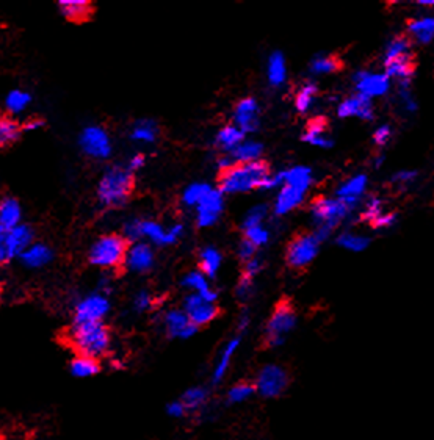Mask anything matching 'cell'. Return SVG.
Wrapping results in <instances>:
<instances>
[{
	"label": "cell",
	"mask_w": 434,
	"mask_h": 440,
	"mask_svg": "<svg viewBox=\"0 0 434 440\" xmlns=\"http://www.w3.org/2000/svg\"><path fill=\"white\" fill-rule=\"evenodd\" d=\"M35 230L30 224H19L17 228L0 234V262L10 264L13 259H19L27 248L33 245Z\"/></svg>",
	"instance_id": "ba28073f"
},
{
	"label": "cell",
	"mask_w": 434,
	"mask_h": 440,
	"mask_svg": "<svg viewBox=\"0 0 434 440\" xmlns=\"http://www.w3.org/2000/svg\"><path fill=\"white\" fill-rule=\"evenodd\" d=\"M79 146L87 157L107 160L111 156V140L109 132L100 126H87L79 135Z\"/></svg>",
	"instance_id": "30bf717a"
},
{
	"label": "cell",
	"mask_w": 434,
	"mask_h": 440,
	"mask_svg": "<svg viewBox=\"0 0 434 440\" xmlns=\"http://www.w3.org/2000/svg\"><path fill=\"white\" fill-rule=\"evenodd\" d=\"M406 26L409 37L422 44L430 43L434 38V19H431V17H426V19H409Z\"/></svg>",
	"instance_id": "e575fe53"
},
{
	"label": "cell",
	"mask_w": 434,
	"mask_h": 440,
	"mask_svg": "<svg viewBox=\"0 0 434 440\" xmlns=\"http://www.w3.org/2000/svg\"><path fill=\"white\" fill-rule=\"evenodd\" d=\"M284 183L309 190L312 185V169L302 165L284 169Z\"/></svg>",
	"instance_id": "f35d334b"
},
{
	"label": "cell",
	"mask_w": 434,
	"mask_h": 440,
	"mask_svg": "<svg viewBox=\"0 0 434 440\" xmlns=\"http://www.w3.org/2000/svg\"><path fill=\"white\" fill-rule=\"evenodd\" d=\"M284 185V169L270 172V176L262 182L260 190H265V192H271V190H279Z\"/></svg>",
	"instance_id": "f907efd6"
},
{
	"label": "cell",
	"mask_w": 434,
	"mask_h": 440,
	"mask_svg": "<svg viewBox=\"0 0 434 440\" xmlns=\"http://www.w3.org/2000/svg\"><path fill=\"white\" fill-rule=\"evenodd\" d=\"M237 254H239V257L243 260V262H248L255 257V254H257V248H255L251 241L243 239L240 241L239 248H237Z\"/></svg>",
	"instance_id": "f5cc1de1"
},
{
	"label": "cell",
	"mask_w": 434,
	"mask_h": 440,
	"mask_svg": "<svg viewBox=\"0 0 434 440\" xmlns=\"http://www.w3.org/2000/svg\"><path fill=\"white\" fill-rule=\"evenodd\" d=\"M245 134L235 126V124H228L218 130L217 134V145L219 149H223L226 154L233 152L240 143L245 141Z\"/></svg>",
	"instance_id": "1f68e13d"
},
{
	"label": "cell",
	"mask_w": 434,
	"mask_h": 440,
	"mask_svg": "<svg viewBox=\"0 0 434 440\" xmlns=\"http://www.w3.org/2000/svg\"><path fill=\"white\" fill-rule=\"evenodd\" d=\"M143 240H147L157 246H171L179 241V232L172 228H163L154 219H143L141 221Z\"/></svg>",
	"instance_id": "ac0fdd59"
},
{
	"label": "cell",
	"mask_w": 434,
	"mask_h": 440,
	"mask_svg": "<svg viewBox=\"0 0 434 440\" xmlns=\"http://www.w3.org/2000/svg\"><path fill=\"white\" fill-rule=\"evenodd\" d=\"M365 183H367L365 176L353 177V179H350L345 183H342L341 188L337 190V198L345 201V202H348L350 205L354 207L356 201H358L359 196L364 193Z\"/></svg>",
	"instance_id": "836d02e7"
},
{
	"label": "cell",
	"mask_w": 434,
	"mask_h": 440,
	"mask_svg": "<svg viewBox=\"0 0 434 440\" xmlns=\"http://www.w3.org/2000/svg\"><path fill=\"white\" fill-rule=\"evenodd\" d=\"M270 172V166L264 160L253 163H235L228 171L219 172L218 190L223 194H240L260 190Z\"/></svg>",
	"instance_id": "6da1fadb"
},
{
	"label": "cell",
	"mask_w": 434,
	"mask_h": 440,
	"mask_svg": "<svg viewBox=\"0 0 434 440\" xmlns=\"http://www.w3.org/2000/svg\"><path fill=\"white\" fill-rule=\"evenodd\" d=\"M110 312V301L102 291L83 296L74 309L73 323H99Z\"/></svg>",
	"instance_id": "8fae6325"
},
{
	"label": "cell",
	"mask_w": 434,
	"mask_h": 440,
	"mask_svg": "<svg viewBox=\"0 0 434 440\" xmlns=\"http://www.w3.org/2000/svg\"><path fill=\"white\" fill-rule=\"evenodd\" d=\"M296 326V312L289 301L278 302L265 326V345L269 348L282 347L287 336Z\"/></svg>",
	"instance_id": "8992f818"
},
{
	"label": "cell",
	"mask_w": 434,
	"mask_h": 440,
	"mask_svg": "<svg viewBox=\"0 0 434 440\" xmlns=\"http://www.w3.org/2000/svg\"><path fill=\"white\" fill-rule=\"evenodd\" d=\"M328 129H329V124L326 118L323 116L312 118V120L307 122L306 132L305 135H302V141H306L311 146H317V147H331L332 140L328 135Z\"/></svg>",
	"instance_id": "7402d4cb"
},
{
	"label": "cell",
	"mask_w": 434,
	"mask_h": 440,
	"mask_svg": "<svg viewBox=\"0 0 434 440\" xmlns=\"http://www.w3.org/2000/svg\"><path fill=\"white\" fill-rule=\"evenodd\" d=\"M145 162H146V158H145V156H143V154H134V156L129 158L127 168L132 172L140 171L143 166H145Z\"/></svg>",
	"instance_id": "9f6ffc18"
},
{
	"label": "cell",
	"mask_w": 434,
	"mask_h": 440,
	"mask_svg": "<svg viewBox=\"0 0 434 440\" xmlns=\"http://www.w3.org/2000/svg\"><path fill=\"white\" fill-rule=\"evenodd\" d=\"M266 79L275 88H281L287 80V62L282 52L275 51L270 53L269 62H266Z\"/></svg>",
	"instance_id": "83f0119b"
},
{
	"label": "cell",
	"mask_w": 434,
	"mask_h": 440,
	"mask_svg": "<svg viewBox=\"0 0 434 440\" xmlns=\"http://www.w3.org/2000/svg\"><path fill=\"white\" fill-rule=\"evenodd\" d=\"M262 260H260L257 255H255L254 259L245 262V265H243V275L242 276H246L249 279H255V276L259 275L260 271H262Z\"/></svg>",
	"instance_id": "816d5d0a"
},
{
	"label": "cell",
	"mask_w": 434,
	"mask_h": 440,
	"mask_svg": "<svg viewBox=\"0 0 434 440\" xmlns=\"http://www.w3.org/2000/svg\"><path fill=\"white\" fill-rule=\"evenodd\" d=\"M253 288H254V279H249L246 276H242L239 284H237L235 295L240 301H246L253 296Z\"/></svg>",
	"instance_id": "681fc988"
},
{
	"label": "cell",
	"mask_w": 434,
	"mask_h": 440,
	"mask_svg": "<svg viewBox=\"0 0 434 440\" xmlns=\"http://www.w3.org/2000/svg\"><path fill=\"white\" fill-rule=\"evenodd\" d=\"M394 218H395L394 215H381V217H379V218L377 219V221H373V223H372V226H373L374 229H379V228H388L389 224L394 223Z\"/></svg>",
	"instance_id": "91938a15"
},
{
	"label": "cell",
	"mask_w": 434,
	"mask_h": 440,
	"mask_svg": "<svg viewBox=\"0 0 434 440\" xmlns=\"http://www.w3.org/2000/svg\"><path fill=\"white\" fill-rule=\"evenodd\" d=\"M234 124L243 134H255L260 127V107L254 98H243L234 109Z\"/></svg>",
	"instance_id": "5bb4252c"
},
{
	"label": "cell",
	"mask_w": 434,
	"mask_h": 440,
	"mask_svg": "<svg viewBox=\"0 0 434 440\" xmlns=\"http://www.w3.org/2000/svg\"><path fill=\"white\" fill-rule=\"evenodd\" d=\"M240 342H242V337L239 336V337L230 338V340L224 345V348L221 351V354H219L217 365H215V368H213V373H212V383L215 385L221 383V381L224 379L226 373H228L229 367H230V362H233L234 354L237 353V349H239V347H240Z\"/></svg>",
	"instance_id": "4316f807"
},
{
	"label": "cell",
	"mask_w": 434,
	"mask_h": 440,
	"mask_svg": "<svg viewBox=\"0 0 434 440\" xmlns=\"http://www.w3.org/2000/svg\"><path fill=\"white\" fill-rule=\"evenodd\" d=\"M53 259V251L51 246H47L46 243H33L30 248H27L19 257L21 264L26 268L30 270H39L43 266L49 265Z\"/></svg>",
	"instance_id": "603a6c76"
},
{
	"label": "cell",
	"mask_w": 434,
	"mask_h": 440,
	"mask_svg": "<svg viewBox=\"0 0 434 440\" xmlns=\"http://www.w3.org/2000/svg\"><path fill=\"white\" fill-rule=\"evenodd\" d=\"M368 243H370V240H368L367 237L353 234V232H343V234L337 237V245L353 253L364 251L368 246Z\"/></svg>",
	"instance_id": "ee69618b"
},
{
	"label": "cell",
	"mask_w": 434,
	"mask_h": 440,
	"mask_svg": "<svg viewBox=\"0 0 434 440\" xmlns=\"http://www.w3.org/2000/svg\"><path fill=\"white\" fill-rule=\"evenodd\" d=\"M309 190L296 187V185H289V183H284V185L278 190L275 204H273V213L276 217H284L289 215L290 212H293L296 207H300L307 194Z\"/></svg>",
	"instance_id": "e0dca14e"
},
{
	"label": "cell",
	"mask_w": 434,
	"mask_h": 440,
	"mask_svg": "<svg viewBox=\"0 0 434 440\" xmlns=\"http://www.w3.org/2000/svg\"><path fill=\"white\" fill-rule=\"evenodd\" d=\"M130 243L121 234H107L93 243L88 262L102 270H116L124 265Z\"/></svg>",
	"instance_id": "5b68a950"
},
{
	"label": "cell",
	"mask_w": 434,
	"mask_h": 440,
	"mask_svg": "<svg viewBox=\"0 0 434 440\" xmlns=\"http://www.w3.org/2000/svg\"><path fill=\"white\" fill-rule=\"evenodd\" d=\"M317 96H318V86L311 80L305 82L295 94V109L298 110V113H301V115H305V113H307L312 109Z\"/></svg>",
	"instance_id": "8d00e7d4"
},
{
	"label": "cell",
	"mask_w": 434,
	"mask_h": 440,
	"mask_svg": "<svg viewBox=\"0 0 434 440\" xmlns=\"http://www.w3.org/2000/svg\"><path fill=\"white\" fill-rule=\"evenodd\" d=\"M234 165H235V162H234V158L230 157V154H226V156H221L217 160V166H218L219 172L228 171L229 168H233Z\"/></svg>",
	"instance_id": "680465c9"
},
{
	"label": "cell",
	"mask_w": 434,
	"mask_h": 440,
	"mask_svg": "<svg viewBox=\"0 0 434 440\" xmlns=\"http://www.w3.org/2000/svg\"><path fill=\"white\" fill-rule=\"evenodd\" d=\"M187 412L188 410L186 406H183V403L181 400L172 401L168 404V406H166V414H168L170 417H172V419H182Z\"/></svg>",
	"instance_id": "db71d44e"
},
{
	"label": "cell",
	"mask_w": 434,
	"mask_h": 440,
	"mask_svg": "<svg viewBox=\"0 0 434 440\" xmlns=\"http://www.w3.org/2000/svg\"><path fill=\"white\" fill-rule=\"evenodd\" d=\"M255 392L264 398L281 396L289 387V373L285 368L276 364L262 367L254 381Z\"/></svg>",
	"instance_id": "9c48e42d"
},
{
	"label": "cell",
	"mask_w": 434,
	"mask_h": 440,
	"mask_svg": "<svg viewBox=\"0 0 434 440\" xmlns=\"http://www.w3.org/2000/svg\"><path fill=\"white\" fill-rule=\"evenodd\" d=\"M182 309L188 315L190 321H192L195 326H198V328L212 323L219 313L217 302L207 301L202 298L201 295L196 293H188L186 298H183Z\"/></svg>",
	"instance_id": "7c38bea8"
},
{
	"label": "cell",
	"mask_w": 434,
	"mask_h": 440,
	"mask_svg": "<svg viewBox=\"0 0 434 440\" xmlns=\"http://www.w3.org/2000/svg\"><path fill=\"white\" fill-rule=\"evenodd\" d=\"M44 124V120H41V118H32V120L26 121V124L22 126V130L24 132H35V130L43 129Z\"/></svg>",
	"instance_id": "6f0895ef"
},
{
	"label": "cell",
	"mask_w": 434,
	"mask_h": 440,
	"mask_svg": "<svg viewBox=\"0 0 434 440\" xmlns=\"http://www.w3.org/2000/svg\"><path fill=\"white\" fill-rule=\"evenodd\" d=\"M160 135V127L159 124L154 120H138L135 121V124L130 129V140L136 143H156Z\"/></svg>",
	"instance_id": "f546056e"
},
{
	"label": "cell",
	"mask_w": 434,
	"mask_h": 440,
	"mask_svg": "<svg viewBox=\"0 0 434 440\" xmlns=\"http://www.w3.org/2000/svg\"><path fill=\"white\" fill-rule=\"evenodd\" d=\"M154 262H156V254H154L152 246L147 241H138L129 246L124 265L127 266L129 271L143 275V273L152 270Z\"/></svg>",
	"instance_id": "2e32d148"
},
{
	"label": "cell",
	"mask_w": 434,
	"mask_h": 440,
	"mask_svg": "<svg viewBox=\"0 0 434 440\" xmlns=\"http://www.w3.org/2000/svg\"><path fill=\"white\" fill-rule=\"evenodd\" d=\"M353 205L338 198H326L317 196L311 202V215L315 223L314 234L318 237L320 241L328 240V237L341 224L342 219L348 215Z\"/></svg>",
	"instance_id": "277c9868"
},
{
	"label": "cell",
	"mask_w": 434,
	"mask_h": 440,
	"mask_svg": "<svg viewBox=\"0 0 434 440\" xmlns=\"http://www.w3.org/2000/svg\"><path fill=\"white\" fill-rule=\"evenodd\" d=\"M266 215H269V205H253L242 218V230H248L251 228H255V226H262Z\"/></svg>",
	"instance_id": "7bdbcfd3"
},
{
	"label": "cell",
	"mask_w": 434,
	"mask_h": 440,
	"mask_svg": "<svg viewBox=\"0 0 434 440\" xmlns=\"http://www.w3.org/2000/svg\"><path fill=\"white\" fill-rule=\"evenodd\" d=\"M182 285L188 290H192V293L201 295L202 298L212 302H217L218 300V293L215 288L210 287L209 277H207L204 273L201 270H193L187 273L186 276L182 279Z\"/></svg>",
	"instance_id": "cb8c5ba5"
},
{
	"label": "cell",
	"mask_w": 434,
	"mask_h": 440,
	"mask_svg": "<svg viewBox=\"0 0 434 440\" xmlns=\"http://www.w3.org/2000/svg\"><path fill=\"white\" fill-rule=\"evenodd\" d=\"M224 212V194L218 188H213L212 192L206 196L204 201L195 209L196 226L199 229L212 228L218 223L219 217Z\"/></svg>",
	"instance_id": "4fadbf2b"
},
{
	"label": "cell",
	"mask_w": 434,
	"mask_h": 440,
	"mask_svg": "<svg viewBox=\"0 0 434 440\" xmlns=\"http://www.w3.org/2000/svg\"><path fill=\"white\" fill-rule=\"evenodd\" d=\"M22 207L15 196H5L0 204V234L22 224Z\"/></svg>",
	"instance_id": "d4e9b609"
},
{
	"label": "cell",
	"mask_w": 434,
	"mask_h": 440,
	"mask_svg": "<svg viewBox=\"0 0 434 440\" xmlns=\"http://www.w3.org/2000/svg\"><path fill=\"white\" fill-rule=\"evenodd\" d=\"M264 154V145L255 140H245L240 143L235 149L230 152V157L234 158L235 163H253L259 162Z\"/></svg>",
	"instance_id": "f1b7e54d"
},
{
	"label": "cell",
	"mask_w": 434,
	"mask_h": 440,
	"mask_svg": "<svg viewBox=\"0 0 434 440\" xmlns=\"http://www.w3.org/2000/svg\"><path fill=\"white\" fill-rule=\"evenodd\" d=\"M209 400V392L206 387H192L183 392L181 401L187 407L188 412L204 407V404Z\"/></svg>",
	"instance_id": "b9f144b4"
},
{
	"label": "cell",
	"mask_w": 434,
	"mask_h": 440,
	"mask_svg": "<svg viewBox=\"0 0 434 440\" xmlns=\"http://www.w3.org/2000/svg\"><path fill=\"white\" fill-rule=\"evenodd\" d=\"M111 367H113V368H116V370H121V368H123L124 365H123L121 362L118 360V359H113V360H111Z\"/></svg>",
	"instance_id": "6125c7cd"
},
{
	"label": "cell",
	"mask_w": 434,
	"mask_h": 440,
	"mask_svg": "<svg viewBox=\"0 0 434 440\" xmlns=\"http://www.w3.org/2000/svg\"><path fill=\"white\" fill-rule=\"evenodd\" d=\"M22 126L11 116H3L0 121V145L2 147H8L21 138Z\"/></svg>",
	"instance_id": "ab89813d"
},
{
	"label": "cell",
	"mask_w": 434,
	"mask_h": 440,
	"mask_svg": "<svg viewBox=\"0 0 434 440\" xmlns=\"http://www.w3.org/2000/svg\"><path fill=\"white\" fill-rule=\"evenodd\" d=\"M32 102V94L24 90H11L5 98V109L10 115H17L27 109Z\"/></svg>",
	"instance_id": "60d3db41"
},
{
	"label": "cell",
	"mask_w": 434,
	"mask_h": 440,
	"mask_svg": "<svg viewBox=\"0 0 434 440\" xmlns=\"http://www.w3.org/2000/svg\"><path fill=\"white\" fill-rule=\"evenodd\" d=\"M141 218H132L126 221L123 228V237L126 239L130 245L132 243L143 241V234H141Z\"/></svg>",
	"instance_id": "7dc6e473"
},
{
	"label": "cell",
	"mask_w": 434,
	"mask_h": 440,
	"mask_svg": "<svg viewBox=\"0 0 434 440\" xmlns=\"http://www.w3.org/2000/svg\"><path fill=\"white\" fill-rule=\"evenodd\" d=\"M384 68L386 75L388 77L408 79V77H411L415 73V69H417V55H415V52L409 51L400 53V55L386 57Z\"/></svg>",
	"instance_id": "ffe728a7"
},
{
	"label": "cell",
	"mask_w": 434,
	"mask_h": 440,
	"mask_svg": "<svg viewBox=\"0 0 434 440\" xmlns=\"http://www.w3.org/2000/svg\"><path fill=\"white\" fill-rule=\"evenodd\" d=\"M343 68V63L337 55H328V53H322V55H315L311 64H309V71L315 75H325L338 73Z\"/></svg>",
	"instance_id": "d6a6232c"
},
{
	"label": "cell",
	"mask_w": 434,
	"mask_h": 440,
	"mask_svg": "<svg viewBox=\"0 0 434 440\" xmlns=\"http://www.w3.org/2000/svg\"><path fill=\"white\" fill-rule=\"evenodd\" d=\"M320 246H322V241L314 232H306V234L293 237L287 245V251H285L287 265L296 270L306 268L307 265H311L317 259Z\"/></svg>",
	"instance_id": "52a82bcc"
},
{
	"label": "cell",
	"mask_w": 434,
	"mask_h": 440,
	"mask_svg": "<svg viewBox=\"0 0 434 440\" xmlns=\"http://www.w3.org/2000/svg\"><path fill=\"white\" fill-rule=\"evenodd\" d=\"M358 91L367 98L381 96L389 88V77L386 74H370L367 71H361L354 75Z\"/></svg>",
	"instance_id": "44dd1931"
},
{
	"label": "cell",
	"mask_w": 434,
	"mask_h": 440,
	"mask_svg": "<svg viewBox=\"0 0 434 440\" xmlns=\"http://www.w3.org/2000/svg\"><path fill=\"white\" fill-rule=\"evenodd\" d=\"M389 138H390V129L388 127V126H384V127H379L377 132H374V135H373V141L377 143L378 146H384L386 143L389 141Z\"/></svg>",
	"instance_id": "11a10c76"
},
{
	"label": "cell",
	"mask_w": 434,
	"mask_h": 440,
	"mask_svg": "<svg viewBox=\"0 0 434 440\" xmlns=\"http://www.w3.org/2000/svg\"><path fill=\"white\" fill-rule=\"evenodd\" d=\"M213 190V187H210L209 183L206 182H195L192 183V185H188L186 190L182 192V196H181V201L182 204L188 207V209H192V207H198L202 201H204V198L207 194H209Z\"/></svg>",
	"instance_id": "74e56055"
},
{
	"label": "cell",
	"mask_w": 434,
	"mask_h": 440,
	"mask_svg": "<svg viewBox=\"0 0 434 440\" xmlns=\"http://www.w3.org/2000/svg\"><path fill=\"white\" fill-rule=\"evenodd\" d=\"M152 304H154V296L150 290H140L138 293L134 296L132 306L135 312L143 313V312L151 311Z\"/></svg>",
	"instance_id": "c3c4849f"
},
{
	"label": "cell",
	"mask_w": 434,
	"mask_h": 440,
	"mask_svg": "<svg viewBox=\"0 0 434 440\" xmlns=\"http://www.w3.org/2000/svg\"><path fill=\"white\" fill-rule=\"evenodd\" d=\"M68 342L74 348L77 356H88L93 359H100L110 348V331L99 323H73L68 331Z\"/></svg>",
	"instance_id": "3957f363"
},
{
	"label": "cell",
	"mask_w": 434,
	"mask_h": 440,
	"mask_svg": "<svg viewBox=\"0 0 434 440\" xmlns=\"http://www.w3.org/2000/svg\"><path fill=\"white\" fill-rule=\"evenodd\" d=\"M249 324H251V317H249L248 312H243L239 317V324H237V328H239L240 334H243V332H245L249 328Z\"/></svg>",
	"instance_id": "94428289"
},
{
	"label": "cell",
	"mask_w": 434,
	"mask_h": 440,
	"mask_svg": "<svg viewBox=\"0 0 434 440\" xmlns=\"http://www.w3.org/2000/svg\"><path fill=\"white\" fill-rule=\"evenodd\" d=\"M135 187L134 172L127 166L113 165L107 168L98 183V199L107 209L123 207L132 196Z\"/></svg>",
	"instance_id": "7a4b0ae2"
},
{
	"label": "cell",
	"mask_w": 434,
	"mask_h": 440,
	"mask_svg": "<svg viewBox=\"0 0 434 440\" xmlns=\"http://www.w3.org/2000/svg\"><path fill=\"white\" fill-rule=\"evenodd\" d=\"M221 264L223 255L215 246H206L199 251V270L209 279H213L218 275Z\"/></svg>",
	"instance_id": "4dcf8cb0"
},
{
	"label": "cell",
	"mask_w": 434,
	"mask_h": 440,
	"mask_svg": "<svg viewBox=\"0 0 434 440\" xmlns=\"http://www.w3.org/2000/svg\"><path fill=\"white\" fill-rule=\"evenodd\" d=\"M254 394H257V392H255V385L251 384V383H239V384H234L233 387H230L229 392H228V401H229L230 404L245 403V401H248L249 398H251Z\"/></svg>",
	"instance_id": "f6af8a7d"
},
{
	"label": "cell",
	"mask_w": 434,
	"mask_h": 440,
	"mask_svg": "<svg viewBox=\"0 0 434 440\" xmlns=\"http://www.w3.org/2000/svg\"><path fill=\"white\" fill-rule=\"evenodd\" d=\"M69 370L71 373H73V376L85 379V378L96 376V374L100 372V364H99V359L88 358V356H75V358L71 360Z\"/></svg>",
	"instance_id": "d590c367"
},
{
	"label": "cell",
	"mask_w": 434,
	"mask_h": 440,
	"mask_svg": "<svg viewBox=\"0 0 434 440\" xmlns=\"http://www.w3.org/2000/svg\"><path fill=\"white\" fill-rule=\"evenodd\" d=\"M337 115L341 118L358 116L361 120L370 121L373 120L372 100L361 93L354 94V96L342 100V104L337 107Z\"/></svg>",
	"instance_id": "d6986e66"
},
{
	"label": "cell",
	"mask_w": 434,
	"mask_h": 440,
	"mask_svg": "<svg viewBox=\"0 0 434 440\" xmlns=\"http://www.w3.org/2000/svg\"><path fill=\"white\" fill-rule=\"evenodd\" d=\"M163 326L166 334L172 338H192L196 332H198V326H195L190 321L188 315L183 309H171V311L165 312L163 315Z\"/></svg>",
	"instance_id": "9a60e30c"
},
{
	"label": "cell",
	"mask_w": 434,
	"mask_h": 440,
	"mask_svg": "<svg viewBox=\"0 0 434 440\" xmlns=\"http://www.w3.org/2000/svg\"><path fill=\"white\" fill-rule=\"evenodd\" d=\"M270 230L265 228V226H255V228H251L248 230H243V239H246L253 243L255 248L260 246H266L270 241Z\"/></svg>",
	"instance_id": "bcb514c9"
},
{
	"label": "cell",
	"mask_w": 434,
	"mask_h": 440,
	"mask_svg": "<svg viewBox=\"0 0 434 440\" xmlns=\"http://www.w3.org/2000/svg\"><path fill=\"white\" fill-rule=\"evenodd\" d=\"M58 10L71 22H83L90 19L94 5L90 0H60Z\"/></svg>",
	"instance_id": "484cf974"
}]
</instances>
